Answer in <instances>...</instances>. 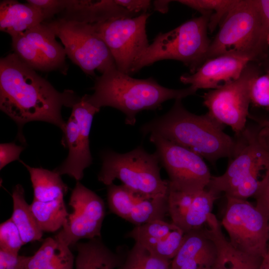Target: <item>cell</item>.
I'll return each mask as SVG.
<instances>
[{"label":"cell","instance_id":"1","mask_svg":"<svg viewBox=\"0 0 269 269\" xmlns=\"http://www.w3.org/2000/svg\"><path fill=\"white\" fill-rule=\"evenodd\" d=\"M80 98L71 90L57 91L14 52L0 59V109L17 125L22 142V128L28 122H48L62 130V107L72 108Z\"/></svg>","mask_w":269,"mask_h":269},{"label":"cell","instance_id":"2","mask_svg":"<svg viewBox=\"0 0 269 269\" xmlns=\"http://www.w3.org/2000/svg\"><path fill=\"white\" fill-rule=\"evenodd\" d=\"M225 126L208 112L198 115L188 111L177 99L166 114L143 125V134H155L184 147L211 163L236 154L239 140L224 132Z\"/></svg>","mask_w":269,"mask_h":269},{"label":"cell","instance_id":"3","mask_svg":"<svg viewBox=\"0 0 269 269\" xmlns=\"http://www.w3.org/2000/svg\"><path fill=\"white\" fill-rule=\"evenodd\" d=\"M92 95L85 94L87 100L100 109L111 107L122 112L126 125L134 126L136 116L143 110H155L164 102L182 99L195 94L198 90L190 86L181 89H173L159 84L153 78H134L111 69L95 79Z\"/></svg>","mask_w":269,"mask_h":269},{"label":"cell","instance_id":"4","mask_svg":"<svg viewBox=\"0 0 269 269\" xmlns=\"http://www.w3.org/2000/svg\"><path fill=\"white\" fill-rule=\"evenodd\" d=\"M239 146L225 172L212 176L206 187L226 196L246 199L254 196L269 171V130L246 127L237 136Z\"/></svg>","mask_w":269,"mask_h":269},{"label":"cell","instance_id":"5","mask_svg":"<svg viewBox=\"0 0 269 269\" xmlns=\"http://www.w3.org/2000/svg\"><path fill=\"white\" fill-rule=\"evenodd\" d=\"M211 14L192 18L166 33H159L136 58L131 74L155 62L172 59L183 63L195 73L205 62L211 40L208 36Z\"/></svg>","mask_w":269,"mask_h":269},{"label":"cell","instance_id":"6","mask_svg":"<svg viewBox=\"0 0 269 269\" xmlns=\"http://www.w3.org/2000/svg\"><path fill=\"white\" fill-rule=\"evenodd\" d=\"M98 180L108 186L116 179L133 192L151 198H167L168 180L160 176L157 153H149L141 146L124 153L108 150L102 154Z\"/></svg>","mask_w":269,"mask_h":269},{"label":"cell","instance_id":"7","mask_svg":"<svg viewBox=\"0 0 269 269\" xmlns=\"http://www.w3.org/2000/svg\"><path fill=\"white\" fill-rule=\"evenodd\" d=\"M268 48L255 0H238L221 22L205 61L223 54H242L254 55L261 63L269 58Z\"/></svg>","mask_w":269,"mask_h":269},{"label":"cell","instance_id":"8","mask_svg":"<svg viewBox=\"0 0 269 269\" xmlns=\"http://www.w3.org/2000/svg\"><path fill=\"white\" fill-rule=\"evenodd\" d=\"M61 40L66 55L87 75L117 68L114 58L94 24L56 18L43 22Z\"/></svg>","mask_w":269,"mask_h":269},{"label":"cell","instance_id":"9","mask_svg":"<svg viewBox=\"0 0 269 269\" xmlns=\"http://www.w3.org/2000/svg\"><path fill=\"white\" fill-rule=\"evenodd\" d=\"M221 225L238 250L263 258L269 244V219L246 199L226 196Z\"/></svg>","mask_w":269,"mask_h":269},{"label":"cell","instance_id":"10","mask_svg":"<svg viewBox=\"0 0 269 269\" xmlns=\"http://www.w3.org/2000/svg\"><path fill=\"white\" fill-rule=\"evenodd\" d=\"M261 72V63L251 62L237 80L210 90L203 96V104L208 109V113L220 124L230 127L236 136L247 127V118L250 116V84Z\"/></svg>","mask_w":269,"mask_h":269},{"label":"cell","instance_id":"11","mask_svg":"<svg viewBox=\"0 0 269 269\" xmlns=\"http://www.w3.org/2000/svg\"><path fill=\"white\" fill-rule=\"evenodd\" d=\"M149 140L168 174L169 189L194 193L206 188L212 175L203 157L157 134H150Z\"/></svg>","mask_w":269,"mask_h":269},{"label":"cell","instance_id":"12","mask_svg":"<svg viewBox=\"0 0 269 269\" xmlns=\"http://www.w3.org/2000/svg\"><path fill=\"white\" fill-rule=\"evenodd\" d=\"M149 16V13L142 12L134 17L115 18L94 24L119 71L130 75L135 59L149 46L146 24Z\"/></svg>","mask_w":269,"mask_h":269},{"label":"cell","instance_id":"13","mask_svg":"<svg viewBox=\"0 0 269 269\" xmlns=\"http://www.w3.org/2000/svg\"><path fill=\"white\" fill-rule=\"evenodd\" d=\"M100 110L87 100L85 95L72 106L71 114L62 130L61 143L68 148V155L55 172L68 175L77 181L82 179L84 170L92 163L89 135L94 116Z\"/></svg>","mask_w":269,"mask_h":269},{"label":"cell","instance_id":"14","mask_svg":"<svg viewBox=\"0 0 269 269\" xmlns=\"http://www.w3.org/2000/svg\"><path fill=\"white\" fill-rule=\"evenodd\" d=\"M73 212L54 238L69 247L83 239L101 238L105 215L103 200L97 194L77 181L69 201Z\"/></svg>","mask_w":269,"mask_h":269},{"label":"cell","instance_id":"15","mask_svg":"<svg viewBox=\"0 0 269 269\" xmlns=\"http://www.w3.org/2000/svg\"><path fill=\"white\" fill-rule=\"evenodd\" d=\"M54 32L44 22L11 38L14 53L34 70H57L66 74L65 48L56 40Z\"/></svg>","mask_w":269,"mask_h":269},{"label":"cell","instance_id":"16","mask_svg":"<svg viewBox=\"0 0 269 269\" xmlns=\"http://www.w3.org/2000/svg\"><path fill=\"white\" fill-rule=\"evenodd\" d=\"M107 186L111 211L134 226L164 220L168 215V197L151 199L135 193L122 184L113 183Z\"/></svg>","mask_w":269,"mask_h":269},{"label":"cell","instance_id":"17","mask_svg":"<svg viewBox=\"0 0 269 269\" xmlns=\"http://www.w3.org/2000/svg\"><path fill=\"white\" fill-rule=\"evenodd\" d=\"M219 195L207 188L194 193L169 188L168 215L171 222L184 233L204 228L212 213L214 203Z\"/></svg>","mask_w":269,"mask_h":269},{"label":"cell","instance_id":"18","mask_svg":"<svg viewBox=\"0 0 269 269\" xmlns=\"http://www.w3.org/2000/svg\"><path fill=\"white\" fill-rule=\"evenodd\" d=\"M251 62L260 63L252 55H221L207 60L193 74H183L180 80L197 90L216 89L237 80Z\"/></svg>","mask_w":269,"mask_h":269},{"label":"cell","instance_id":"19","mask_svg":"<svg viewBox=\"0 0 269 269\" xmlns=\"http://www.w3.org/2000/svg\"><path fill=\"white\" fill-rule=\"evenodd\" d=\"M184 233L164 220H156L134 228L126 236L154 255L172 261L182 243Z\"/></svg>","mask_w":269,"mask_h":269},{"label":"cell","instance_id":"20","mask_svg":"<svg viewBox=\"0 0 269 269\" xmlns=\"http://www.w3.org/2000/svg\"><path fill=\"white\" fill-rule=\"evenodd\" d=\"M216 257L215 245L205 226L184 234L171 269H208L213 268Z\"/></svg>","mask_w":269,"mask_h":269},{"label":"cell","instance_id":"21","mask_svg":"<svg viewBox=\"0 0 269 269\" xmlns=\"http://www.w3.org/2000/svg\"><path fill=\"white\" fill-rule=\"evenodd\" d=\"M58 15L59 18L94 24L115 18L134 17L137 14L118 4L115 0H65L64 8Z\"/></svg>","mask_w":269,"mask_h":269},{"label":"cell","instance_id":"22","mask_svg":"<svg viewBox=\"0 0 269 269\" xmlns=\"http://www.w3.org/2000/svg\"><path fill=\"white\" fill-rule=\"evenodd\" d=\"M221 227L215 215L212 213L206 228L216 249L213 269H259L263 258L236 248L224 235Z\"/></svg>","mask_w":269,"mask_h":269},{"label":"cell","instance_id":"23","mask_svg":"<svg viewBox=\"0 0 269 269\" xmlns=\"http://www.w3.org/2000/svg\"><path fill=\"white\" fill-rule=\"evenodd\" d=\"M44 21L40 9L14 0L0 2V30L15 37Z\"/></svg>","mask_w":269,"mask_h":269},{"label":"cell","instance_id":"24","mask_svg":"<svg viewBox=\"0 0 269 269\" xmlns=\"http://www.w3.org/2000/svg\"><path fill=\"white\" fill-rule=\"evenodd\" d=\"M76 247L75 269H117L124 260L105 246L101 238L77 244Z\"/></svg>","mask_w":269,"mask_h":269},{"label":"cell","instance_id":"25","mask_svg":"<svg viewBox=\"0 0 269 269\" xmlns=\"http://www.w3.org/2000/svg\"><path fill=\"white\" fill-rule=\"evenodd\" d=\"M74 258L68 246L47 238L30 256L26 269H74Z\"/></svg>","mask_w":269,"mask_h":269},{"label":"cell","instance_id":"26","mask_svg":"<svg viewBox=\"0 0 269 269\" xmlns=\"http://www.w3.org/2000/svg\"><path fill=\"white\" fill-rule=\"evenodd\" d=\"M13 212L10 218L16 226L23 245L40 240L43 231L40 228L24 197V190L20 184L15 185L12 193Z\"/></svg>","mask_w":269,"mask_h":269},{"label":"cell","instance_id":"27","mask_svg":"<svg viewBox=\"0 0 269 269\" xmlns=\"http://www.w3.org/2000/svg\"><path fill=\"white\" fill-rule=\"evenodd\" d=\"M20 161L29 173L33 190V199L48 202L64 197L67 193L68 186L62 181L60 174L54 170L32 167L22 161Z\"/></svg>","mask_w":269,"mask_h":269},{"label":"cell","instance_id":"28","mask_svg":"<svg viewBox=\"0 0 269 269\" xmlns=\"http://www.w3.org/2000/svg\"><path fill=\"white\" fill-rule=\"evenodd\" d=\"M30 206L43 232H53L63 227L69 215L67 211L63 197L48 202L33 199Z\"/></svg>","mask_w":269,"mask_h":269},{"label":"cell","instance_id":"29","mask_svg":"<svg viewBox=\"0 0 269 269\" xmlns=\"http://www.w3.org/2000/svg\"><path fill=\"white\" fill-rule=\"evenodd\" d=\"M117 269H171V261L160 258L134 243Z\"/></svg>","mask_w":269,"mask_h":269},{"label":"cell","instance_id":"30","mask_svg":"<svg viewBox=\"0 0 269 269\" xmlns=\"http://www.w3.org/2000/svg\"><path fill=\"white\" fill-rule=\"evenodd\" d=\"M238 0H179V3L201 13L211 14L208 30L213 32L237 3Z\"/></svg>","mask_w":269,"mask_h":269},{"label":"cell","instance_id":"31","mask_svg":"<svg viewBox=\"0 0 269 269\" xmlns=\"http://www.w3.org/2000/svg\"><path fill=\"white\" fill-rule=\"evenodd\" d=\"M251 104L254 107L269 110V70L262 72L251 81L250 87Z\"/></svg>","mask_w":269,"mask_h":269},{"label":"cell","instance_id":"32","mask_svg":"<svg viewBox=\"0 0 269 269\" xmlns=\"http://www.w3.org/2000/svg\"><path fill=\"white\" fill-rule=\"evenodd\" d=\"M23 245L20 233L10 218L0 224V250L18 254V252Z\"/></svg>","mask_w":269,"mask_h":269},{"label":"cell","instance_id":"33","mask_svg":"<svg viewBox=\"0 0 269 269\" xmlns=\"http://www.w3.org/2000/svg\"><path fill=\"white\" fill-rule=\"evenodd\" d=\"M30 258L0 250V269H26Z\"/></svg>","mask_w":269,"mask_h":269},{"label":"cell","instance_id":"34","mask_svg":"<svg viewBox=\"0 0 269 269\" xmlns=\"http://www.w3.org/2000/svg\"><path fill=\"white\" fill-rule=\"evenodd\" d=\"M253 197L256 200V206L269 219V171Z\"/></svg>","mask_w":269,"mask_h":269},{"label":"cell","instance_id":"35","mask_svg":"<svg viewBox=\"0 0 269 269\" xmlns=\"http://www.w3.org/2000/svg\"><path fill=\"white\" fill-rule=\"evenodd\" d=\"M24 148L14 142L3 143L0 145V169L12 161L18 160Z\"/></svg>","mask_w":269,"mask_h":269},{"label":"cell","instance_id":"36","mask_svg":"<svg viewBox=\"0 0 269 269\" xmlns=\"http://www.w3.org/2000/svg\"><path fill=\"white\" fill-rule=\"evenodd\" d=\"M255 2L261 18L263 39L267 45L269 35V0H255Z\"/></svg>","mask_w":269,"mask_h":269},{"label":"cell","instance_id":"37","mask_svg":"<svg viewBox=\"0 0 269 269\" xmlns=\"http://www.w3.org/2000/svg\"><path fill=\"white\" fill-rule=\"evenodd\" d=\"M116 2L127 10L135 13L140 11L146 12L151 7V2L149 0H115Z\"/></svg>","mask_w":269,"mask_h":269},{"label":"cell","instance_id":"38","mask_svg":"<svg viewBox=\"0 0 269 269\" xmlns=\"http://www.w3.org/2000/svg\"><path fill=\"white\" fill-rule=\"evenodd\" d=\"M171 1V0H154L153 2L154 9L160 12L165 13L168 10L169 4Z\"/></svg>","mask_w":269,"mask_h":269},{"label":"cell","instance_id":"39","mask_svg":"<svg viewBox=\"0 0 269 269\" xmlns=\"http://www.w3.org/2000/svg\"><path fill=\"white\" fill-rule=\"evenodd\" d=\"M259 269H269V244L267 252L262 259Z\"/></svg>","mask_w":269,"mask_h":269},{"label":"cell","instance_id":"40","mask_svg":"<svg viewBox=\"0 0 269 269\" xmlns=\"http://www.w3.org/2000/svg\"><path fill=\"white\" fill-rule=\"evenodd\" d=\"M261 65L263 66L264 70H269V59L263 61L261 63Z\"/></svg>","mask_w":269,"mask_h":269},{"label":"cell","instance_id":"41","mask_svg":"<svg viewBox=\"0 0 269 269\" xmlns=\"http://www.w3.org/2000/svg\"><path fill=\"white\" fill-rule=\"evenodd\" d=\"M261 125L266 126L269 130V120L265 121L262 122Z\"/></svg>","mask_w":269,"mask_h":269},{"label":"cell","instance_id":"42","mask_svg":"<svg viewBox=\"0 0 269 269\" xmlns=\"http://www.w3.org/2000/svg\"><path fill=\"white\" fill-rule=\"evenodd\" d=\"M266 44H267V46L269 47V35L267 37V39L266 40Z\"/></svg>","mask_w":269,"mask_h":269},{"label":"cell","instance_id":"43","mask_svg":"<svg viewBox=\"0 0 269 269\" xmlns=\"http://www.w3.org/2000/svg\"><path fill=\"white\" fill-rule=\"evenodd\" d=\"M213 269V268H209V269Z\"/></svg>","mask_w":269,"mask_h":269}]
</instances>
